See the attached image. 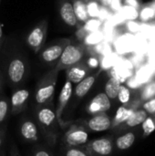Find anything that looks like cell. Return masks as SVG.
I'll list each match as a JSON object with an SVG mask.
<instances>
[{"mask_svg": "<svg viewBox=\"0 0 155 156\" xmlns=\"http://www.w3.org/2000/svg\"><path fill=\"white\" fill-rule=\"evenodd\" d=\"M29 73L26 59L20 55H14L6 66V78L12 88H20L26 81Z\"/></svg>", "mask_w": 155, "mask_h": 156, "instance_id": "3", "label": "cell"}, {"mask_svg": "<svg viewBox=\"0 0 155 156\" xmlns=\"http://www.w3.org/2000/svg\"><path fill=\"white\" fill-rule=\"evenodd\" d=\"M142 128L144 135H150L155 131V114L148 116L146 120L143 122Z\"/></svg>", "mask_w": 155, "mask_h": 156, "instance_id": "24", "label": "cell"}, {"mask_svg": "<svg viewBox=\"0 0 155 156\" xmlns=\"http://www.w3.org/2000/svg\"><path fill=\"white\" fill-rule=\"evenodd\" d=\"M1 1H2V0H0V4H1Z\"/></svg>", "mask_w": 155, "mask_h": 156, "instance_id": "35", "label": "cell"}, {"mask_svg": "<svg viewBox=\"0 0 155 156\" xmlns=\"http://www.w3.org/2000/svg\"><path fill=\"white\" fill-rule=\"evenodd\" d=\"M155 97V84H150L144 88L142 91L141 98L143 101H149Z\"/></svg>", "mask_w": 155, "mask_h": 156, "instance_id": "26", "label": "cell"}, {"mask_svg": "<svg viewBox=\"0 0 155 156\" xmlns=\"http://www.w3.org/2000/svg\"><path fill=\"white\" fill-rule=\"evenodd\" d=\"M111 100L104 93L97 94L87 105V112L90 115H96L100 113H106L111 109Z\"/></svg>", "mask_w": 155, "mask_h": 156, "instance_id": "15", "label": "cell"}, {"mask_svg": "<svg viewBox=\"0 0 155 156\" xmlns=\"http://www.w3.org/2000/svg\"><path fill=\"white\" fill-rule=\"evenodd\" d=\"M19 134L25 142L29 144L38 142L41 136L36 121L29 117H24L21 120L19 123Z\"/></svg>", "mask_w": 155, "mask_h": 156, "instance_id": "9", "label": "cell"}, {"mask_svg": "<svg viewBox=\"0 0 155 156\" xmlns=\"http://www.w3.org/2000/svg\"><path fill=\"white\" fill-rule=\"evenodd\" d=\"M98 76H99V72L94 74H90L84 80H82L80 82L77 84L75 88V96L77 99H82L88 94V92L93 87Z\"/></svg>", "mask_w": 155, "mask_h": 156, "instance_id": "18", "label": "cell"}, {"mask_svg": "<svg viewBox=\"0 0 155 156\" xmlns=\"http://www.w3.org/2000/svg\"><path fill=\"white\" fill-rule=\"evenodd\" d=\"M58 75L59 71L52 68L38 80L35 90L36 105H43L53 101Z\"/></svg>", "mask_w": 155, "mask_h": 156, "instance_id": "2", "label": "cell"}, {"mask_svg": "<svg viewBox=\"0 0 155 156\" xmlns=\"http://www.w3.org/2000/svg\"><path fill=\"white\" fill-rule=\"evenodd\" d=\"M70 41H71V39H69V38H66V37L59 38L54 44L43 48L39 52V58H40L41 61L48 66L53 65L55 67V65L58 61L63 50L70 43Z\"/></svg>", "mask_w": 155, "mask_h": 156, "instance_id": "6", "label": "cell"}, {"mask_svg": "<svg viewBox=\"0 0 155 156\" xmlns=\"http://www.w3.org/2000/svg\"><path fill=\"white\" fill-rule=\"evenodd\" d=\"M148 117V113L143 110H136L132 114V116L125 122H123L122 124H121L120 126L116 127L115 129L117 131H124V130H127L129 128H133V127H136L138 125H141L143 124V122L146 120V118Z\"/></svg>", "mask_w": 155, "mask_h": 156, "instance_id": "17", "label": "cell"}, {"mask_svg": "<svg viewBox=\"0 0 155 156\" xmlns=\"http://www.w3.org/2000/svg\"><path fill=\"white\" fill-rule=\"evenodd\" d=\"M9 156H21L20 155V154H19V151H18L16 145L15 144H13L11 145Z\"/></svg>", "mask_w": 155, "mask_h": 156, "instance_id": "30", "label": "cell"}, {"mask_svg": "<svg viewBox=\"0 0 155 156\" xmlns=\"http://www.w3.org/2000/svg\"><path fill=\"white\" fill-rule=\"evenodd\" d=\"M135 139H136L135 133L133 132H129L119 136L115 140L114 144L118 150L125 151V150L130 149L133 145V144L135 143Z\"/></svg>", "mask_w": 155, "mask_h": 156, "instance_id": "20", "label": "cell"}, {"mask_svg": "<svg viewBox=\"0 0 155 156\" xmlns=\"http://www.w3.org/2000/svg\"><path fill=\"white\" fill-rule=\"evenodd\" d=\"M4 38H5V36H4L3 27H2V24L0 22V53H1L2 47H3V44H4Z\"/></svg>", "mask_w": 155, "mask_h": 156, "instance_id": "31", "label": "cell"}, {"mask_svg": "<svg viewBox=\"0 0 155 156\" xmlns=\"http://www.w3.org/2000/svg\"><path fill=\"white\" fill-rule=\"evenodd\" d=\"M77 19L80 25L85 24L89 18V10H88V1L87 0H71Z\"/></svg>", "mask_w": 155, "mask_h": 156, "instance_id": "19", "label": "cell"}, {"mask_svg": "<svg viewBox=\"0 0 155 156\" xmlns=\"http://www.w3.org/2000/svg\"><path fill=\"white\" fill-rule=\"evenodd\" d=\"M89 142V132L83 125L74 124L65 133L62 143L65 147H80Z\"/></svg>", "mask_w": 155, "mask_h": 156, "instance_id": "8", "label": "cell"}, {"mask_svg": "<svg viewBox=\"0 0 155 156\" xmlns=\"http://www.w3.org/2000/svg\"><path fill=\"white\" fill-rule=\"evenodd\" d=\"M90 66L85 61L81 60L80 62L69 67L65 70L67 80L70 81L72 84H78L82 80H84L87 76L90 75Z\"/></svg>", "mask_w": 155, "mask_h": 156, "instance_id": "13", "label": "cell"}, {"mask_svg": "<svg viewBox=\"0 0 155 156\" xmlns=\"http://www.w3.org/2000/svg\"><path fill=\"white\" fill-rule=\"evenodd\" d=\"M85 52L86 47L83 43L74 42L71 40L70 43L63 50L58 61L57 62L54 68L59 72L62 70H66L69 67L83 60Z\"/></svg>", "mask_w": 155, "mask_h": 156, "instance_id": "4", "label": "cell"}, {"mask_svg": "<svg viewBox=\"0 0 155 156\" xmlns=\"http://www.w3.org/2000/svg\"><path fill=\"white\" fill-rule=\"evenodd\" d=\"M90 156H110L114 149V143L111 137H102L88 142L80 146Z\"/></svg>", "mask_w": 155, "mask_h": 156, "instance_id": "7", "label": "cell"}, {"mask_svg": "<svg viewBox=\"0 0 155 156\" xmlns=\"http://www.w3.org/2000/svg\"><path fill=\"white\" fill-rule=\"evenodd\" d=\"M131 90L124 85H121L117 99L122 105H128L131 103Z\"/></svg>", "mask_w": 155, "mask_h": 156, "instance_id": "23", "label": "cell"}, {"mask_svg": "<svg viewBox=\"0 0 155 156\" xmlns=\"http://www.w3.org/2000/svg\"><path fill=\"white\" fill-rule=\"evenodd\" d=\"M91 132H105L111 129V119L107 113L92 115V117L84 122L83 125Z\"/></svg>", "mask_w": 155, "mask_h": 156, "instance_id": "14", "label": "cell"}, {"mask_svg": "<svg viewBox=\"0 0 155 156\" xmlns=\"http://www.w3.org/2000/svg\"><path fill=\"white\" fill-rule=\"evenodd\" d=\"M30 92L27 89L17 88L16 89L9 100L10 103V113L15 115L23 112L28 105Z\"/></svg>", "mask_w": 155, "mask_h": 156, "instance_id": "10", "label": "cell"}, {"mask_svg": "<svg viewBox=\"0 0 155 156\" xmlns=\"http://www.w3.org/2000/svg\"><path fill=\"white\" fill-rule=\"evenodd\" d=\"M10 113L9 99L3 96L0 97V126L5 122Z\"/></svg>", "mask_w": 155, "mask_h": 156, "instance_id": "22", "label": "cell"}, {"mask_svg": "<svg viewBox=\"0 0 155 156\" xmlns=\"http://www.w3.org/2000/svg\"><path fill=\"white\" fill-rule=\"evenodd\" d=\"M87 1H89V0H87ZM90 1H96V0H90Z\"/></svg>", "mask_w": 155, "mask_h": 156, "instance_id": "34", "label": "cell"}, {"mask_svg": "<svg viewBox=\"0 0 155 156\" xmlns=\"http://www.w3.org/2000/svg\"><path fill=\"white\" fill-rule=\"evenodd\" d=\"M64 156H90L81 147H66Z\"/></svg>", "mask_w": 155, "mask_h": 156, "instance_id": "25", "label": "cell"}, {"mask_svg": "<svg viewBox=\"0 0 155 156\" xmlns=\"http://www.w3.org/2000/svg\"><path fill=\"white\" fill-rule=\"evenodd\" d=\"M0 156H6V155H5V154L4 152H1V153H0Z\"/></svg>", "mask_w": 155, "mask_h": 156, "instance_id": "33", "label": "cell"}, {"mask_svg": "<svg viewBox=\"0 0 155 156\" xmlns=\"http://www.w3.org/2000/svg\"><path fill=\"white\" fill-rule=\"evenodd\" d=\"M5 135H6V127L5 125H1L0 126V150L3 147V144L5 140Z\"/></svg>", "mask_w": 155, "mask_h": 156, "instance_id": "29", "label": "cell"}, {"mask_svg": "<svg viewBox=\"0 0 155 156\" xmlns=\"http://www.w3.org/2000/svg\"><path fill=\"white\" fill-rule=\"evenodd\" d=\"M3 80H4V76H3V72L0 69V93H1L2 86H3Z\"/></svg>", "mask_w": 155, "mask_h": 156, "instance_id": "32", "label": "cell"}, {"mask_svg": "<svg viewBox=\"0 0 155 156\" xmlns=\"http://www.w3.org/2000/svg\"><path fill=\"white\" fill-rule=\"evenodd\" d=\"M143 106V110L148 114H151V115L155 114V97L149 101H146Z\"/></svg>", "mask_w": 155, "mask_h": 156, "instance_id": "28", "label": "cell"}, {"mask_svg": "<svg viewBox=\"0 0 155 156\" xmlns=\"http://www.w3.org/2000/svg\"><path fill=\"white\" fill-rule=\"evenodd\" d=\"M72 94H73L72 83L69 80H66V82L64 83V85L60 90V93L58 96V105L55 108L57 119L58 121L59 127H61V128H64V126H66V123L63 122L62 115H63L64 111L67 108V106L72 97Z\"/></svg>", "mask_w": 155, "mask_h": 156, "instance_id": "11", "label": "cell"}, {"mask_svg": "<svg viewBox=\"0 0 155 156\" xmlns=\"http://www.w3.org/2000/svg\"><path fill=\"white\" fill-rule=\"evenodd\" d=\"M58 13L62 21L70 27L80 28V25L77 19L71 0H58Z\"/></svg>", "mask_w": 155, "mask_h": 156, "instance_id": "12", "label": "cell"}, {"mask_svg": "<svg viewBox=\"0 0 155 156\" xmlns=\"http://www.w3.org/2000/svg\"><path fill=\"white\" fill-rule=\"evenodd\" d=\"M48 22L47 19L37 24L26 36V44L34 53H39L43 48L48 37Z\"/></svg>", "mask_w": 155, "mask_h": 156, "instance_id": "5", "label": "cell"}, {"mask_svg": "<svg viewBox=\"0 0 155 156\" xmlns=\"http://www.w3.org/2000/svg\"><path fill=\"white\" fill-rule=\"evenodd\" d=\"M139 104H140V101H134L133 102H131L128 105L121 106L117 110L114 118L111 119V128L115 129L116 127L125 122L132 116V114L136 110H138Z\"/></svg>", "mask_w": 155, "mask_h": 156, "instance_id": "16", "label": "cell"}, {"mask_svg": "<svg viewBox=\"0 0 155 156\" xmlns=\"http://www.w3.org/2000/svg\"><path fill=\"white\" fill-rule=\"evenodd\" d=\"M34 118L47 144L49 146H54L58 138L59 124L53 101L43 105H36Z\"/></svg>", "mask_w": 155, "mask_h": 156, "instance_id": "1", "label": "cell"}, {"mask_svg": "<svg viewBox=\"0 0 155 156\" xmlns=\"http://www.w3.org/2000/svg\"><path fill=\"white\" fill-rule=\"evenodd\" d=\"M31 156H54L53 153L45 146H37L32 153Z\"/></svg>", "mask_w": 155, "mask_h": 156, "instance_id": "27", "label": "cell"}, {"mask_svg": "<svg viewBox=\"0 0 155 156\" xmlns=\"http://www.w3.org/2000/svg\"><path fill=\"white\" fill-rule=\"evenodd\" d=\"M121 85V81L117 78L111 77L108 80V81L105 84L104 93L108 96L110 100H115L117 99Z\"/></svg>", "mask_w": 155, "mask_h": 156, "instance_id": "21", "label": "cell"}]
</instances>
